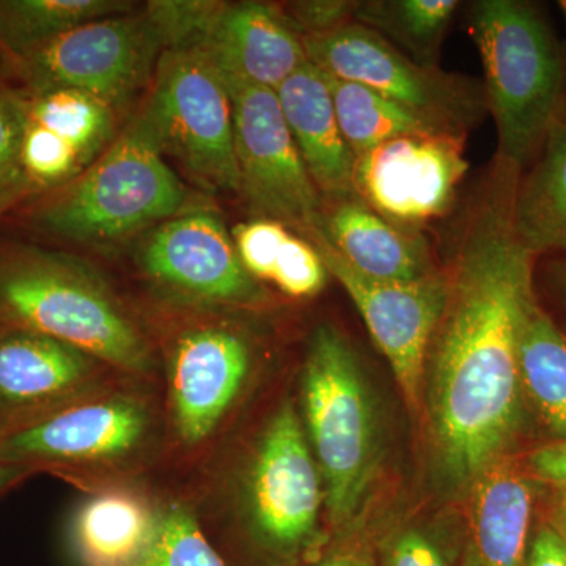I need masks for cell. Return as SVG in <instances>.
Instances as JSON below:
<instances>
[{
    "label": "cell",
    "instance_id": "obj_33",
    "mask_svg": "<svg viewBox=\"0 0 566 566\" xmlns=\"http://www.w3.org/2000/svg\"><path fill=\"white\" fill-rule=\"evenodd\" d=\"M359 2L352 0H300L281 7L301 39L326 35L354 22Z\"/></svg>",
    "mask_w": 566,
    "mask_h": 566
},
{
    "label": "cell",
    "instance_id": "obj_36",
    "mask_svg": "<svg viewBox=\"0 0 566 566\" xmlns=\"http://www.w3.org/2000/svg\"><path fill=\"white\" fill-rule=\"evenodd\" d=\"M528 468L543 482L566 486V441H554L528 457Z\"/></svg>",
    "mask_w": 566,
    "mask_h": 566
},
{
    "label": "cell",
    "instance_id": "obj_6",
    "mask_svg": "<svg viewBox=\"0 0 566 566\" xmlns=\"http://www.w3.org/2000/svg\"><path fill=\"white\" fill-rule=\"evenodd\" d=\"M323 480L303 420L286 401L264 428L244 483L245 532L266 566L314 558Z\"/></svg>",
    "mask_w": 566,
    "mask_h": 566
},
{
    "label": "cell",
    "instance_id": "obj_25",
    "mask_svg": "<svg viewBox=\"0 0 566 566\" xmlns=\"http://www.w3.org/2000/svg\"><path fill=\"white\" fill-rule=\"evenodd\" d=\"M458 6L457 0H367L357 6L354 22L379 33L412 61L434 69Z\"/></svg>",
    "mask_w": 566,
    "mask_h": 566
},
{
    "label": "cell",
    "instance_id": "obj_31",
    "mask_svg": "<svg viewBox=\"0 0 566 566\" xmlns=\"http://www.w3.org/2000/svg\"><path fill=\"white\" fill-rule=\"evenodd\" d=\"M290 234L289 227L263 218L241 223L233 230L238 256L255 281H273L279 253Z\"/></svg>",
    "mask_w": 566,
    "mask_h": 566
},
{
    "label": "cell",
    "instance_id": "obj_42",
    "mask_svg": "<svg viewBox=\"0 0 566 566\" xmlns=\"http://www.w3.org/2000/svg\"><path fill=\"white\" fill-rule=\"evenodd\" d=\"M558 10H560L562 18H564L565 25H566V0H560V2H557Z\"/></svg>",
    "mask_w": 566,
    "mask_h": 566
},
{
    "label": "cell",
    "instance_id": "obj_17",
    "mask_svg": "<svg viewBox=\"0 0 566 566\" xmlns=\"http://www.w3.org/2000/svg\"><path fill=\"white\" fill-rule=\"evenodd\" d=\"M197 50L226 84L279 87L308 62L303 39L281 7L263 2L223 3Z\"/></svg>",
    "mask_w": 566,
    "mask_h": 566
},
{
    "label": "cell",
    "instance_id": "obj_13",
    "mask_svg": "<svg viewBox=\"0 0 566 566\" xmlns=\"http://www.w3.org/2000/svg\"><path fill=\"white\" fill-rule=\"evenodd\" d=\"M151 411L128 394H92L0 433V464L102 465L136 457L150 441Z\"/></svg>",
    "mask_w": 566,
    "mask_h": 566
},
{
    "label": "cell",
    "instance_id": "obj_39",
    "mask_svg": "<svg viewBox=\"0 0 566 566\" xmlns=\"http://www.w3.org/2000/svg\"><path fill=\"white\" fill-rule=\"evenodd\" d=\"M25 469L17 468V465L0 464V491L6 490L10 486L14 480L20 479L21 474H24Z\"/></svg>",
    "mask_w": 566,
    "mask_h": 566
},
{
    "label": "cell",
    "instance_id": "obj_15",
    "mask_svg": "<svg viewBox=\"0 0 566 566\" xmlns=\"http://www.w3.org/2000/svg\"><path fill=\"white\" fill-rule=\"evenodd\" d=\"M253 349L240 329L200 324L182 331L167 356L170 422L186 447L203 444L221 427L251 375Z\"/></svg>",
    "mask_w": 566,
    "mask_h": 566
},
{
    "label": "cell",
    "instance_id": "obj_29",
    "mask_svg": "<svg viewBox=\"0 0 566 566\" xmlns=\"http://www.w3.org/2000/svg\"><path fill=\"white\" fill-rule=\"evenodd\" d=\"M223 3L216 0H153L145 7V13L158 29L166 51L185 50L202 43Z\"/></svg>",
    "mask_w": 566,
    "mask_h": 566
},
{
    "label": "cell",
    "instance_id": "obj_38",
    "mask_svg": "<svg viewBox=\"0 0 566 566\" xmlns=\"http://www.w3.org/2000/svg\"><path fill=\"white\" fill-rule=\"evenodd\" d=\"M35 185L24 172L11 177L10 180L0 182V216L9 211L13 205L20 202L22 197L36 191Z\"/></svg>",
    "mask_w": 566,
    "mask_h": 566
},
{
    "label": "cell",
    "instance_id": "obj_16",
    "mask_svg": "<svg viewBox=\"0 0 566 566\" xmlns=\"http://www.w3.org/2000/svg\"><path fill=\"white\" fill-rule=\"evenodd\" d=\"M106 365L35 331L0 333V433L88 397Z\"/></svg>",
    "mask_w": 566,
    "mask_h": 566
},
{
    "label": "cell",
    "instance_id": "obj_20",
    "mask_svg": "<svg viewBox=\"0 0 566 566\" xmlns=\"http://www.w3.org/2000/svg\"><path fill=\"white\" fill-rule=\"evenodd\" d=\"M471 545L483 566H527L534 485L506 458L471 486Z\"/></svg>",
    "mask_w": 566,
    "mask_h": 566
},
{
    "label": "cell",
    "instance_id": "obj_32",
    "mask_svg": "<svg viewBox=\"0 0 566 566\" xmlns=\"http://www.w3.org/2000/svg\"><path fill=\"white\" fill-rule=\"evenodd\" d=\"M461 556L428 528L408 527L386 539L376 566H458Z\"/></svg>",
    "mask_w": 566,
    "mask_h": 566
},
{
    "label": "cell",
    "instance_id": "obj_24",
    "mask_svg": "<svg viewBox=\"0 0 566 566\" xmlns=\"http://www.w3.org/2000/svg\"><path fill=\"white\" fill-rule=\"evenodd\" d=\"M133 9L123 0H0V46L24 61L80 25Z\"/></svg>",
    "mask_w": 566,
    "mask_h": 566
},
{
    "label": "cell",
    "instance_id": "obj_41",
    "mask_svg": "<svg viewBox=\"0 0 566 566\" xmlns=\"http://www.w3.org/2000/svg\"><path fill=\"white\" fill-rule=\"evenodd\" d=\"M558 283H560V292L564 294L566 305V255L557 264Z\"/></svg>",
    "mask_w": 566,
    "mask_h": 566
},
{
    "label": "cell",
    "instance_id": "obj_9",
    "mask_svg": "<svg viewBox=\"0 0 566 566\" xmlns=\"http://www.w3.org/2000/svg\"><path fill=\"white\" fill-rule=\"evenodd\" d=\"M164 51L145 10L132 11L73 29L20 61V69L35 95L80 91L117 107L150 81Z\"/></svg>",
    "mask_w": 566,
    "mask_h": 566
},
{
    "label": "cell",
    "instance_id": "obj_21",
    "mask_svg": "<svg viewBox=\"0 0 566 566\" xmlns=\"http://www.w3.org/2000/svg\"><path fill=\"white\" fill-rule=\"evenodd\" d=\"M159 512L144 495L125 488L82 502L70 528L76 566H136L150 545Z\"/></svg>",
    "mask_w": 566,
    "mask_h": 566
},
{
    "label": "cell",
    "instance_id": "obj_4",
    "mask_svg": "<svg viewBox=\"0 0 566 566\" xmlns=\"http://www.w3.org/2000/svg\"><path fill=\"white\" fill-rule=\"evenodd\" d=\"M304 431L323 480L331 524L345 528L363 506L378 463L374 400L344 335L322 326L303 368Z\"/></svg>",
    "mask_w": 566,
    "mask_h": 566
},
{
    "label": "cell",
    "instance_id": "obj_14",
    "mask_svg": "<svg viewBox=\"0 0 566 566\" xmlns=\"http://www.w3.org/2000/svg\"><path fill=\"white\" fill-rule=\"evenodd\" d=\"M137 260L148 281L182 303L251 307L266 297L214 212H186L156 223L142 240Z\"/></svg>",
    "mask_w": 566,
    "mask_h": 566
},
{
    "label": "cell",
    "instance_id": "obj_3",
    "mask_svg": "<svg viewBox=\"0 0 566 566\" xmlns=\"http://www.w3.org/2000/svg\"><path fill=\"white\" fill-rule=\"evenodd\" d=\"M0 315L81 349L107 367L142 374L151 365L139 327L84 264L33 252L0 268Z\"/></svg>",
    "mask_w": 566,
    "mask_h": 566
},
{
    "label": "cell",
    "instance_id": "obj_12",
    "mask_svg": "<svg viewBox=\"0 0 566 566\" xmlns=\"http://www.w3.org/2000/svg\"><path fill=\"white\" fill-rule=\"evenodd\" d=\"M464 144L441 133L387 140L356 158L353 191L386 221L422 233L455 205L469 170Z\"/></svg>",
    "mask_w": 566,
    "mask_h": 566
},
{
    "label": "cell",
    "instance_id": "obj_8",
    "mask_svg": "<svg viewBox=\"0 0 566 566\" xmlns=\"http://www.w3.org/2000/svg\"><path fill=\"white\" fill-rule=\"evenodd\" d=\"M303 46L308 62L323 73L378 92L439 132L465 137L485 118L483 84L439 66L420 65L357 22L326 35L305 36Z\"/></svg>",
    "mask_w": 566,
    "mask_h": 566
},
{
    "label": "cell",
    "instance_id": "obj_1",
    "mask_svg": "<svg viewBox=\"0 0 566 566\" xmlns=\"http://www.w3.org/2000/svg\"><path fill=\"white\" fill-rule=\"evenodd\" d=\"M521 175L494 159L447 273L444 314L428 353L423 403L438 471L453 491L504 460L523 424L520 335L536 297V256L513 227Z\"/></svg>",
    "mask_w": 566,
    "mask_h": 566
},
{
    "label": "cell",
    "instance_id": "obj_23",
    "mask_svg": "<svg viewBox=\"0 0 566 566\" xmlns=\"http://www.w3.org/2000/svg\"><path fill=\"white\" fill-rule=\"evenodd\" d=\"M520 379L524 401L556 441H566V334L538 297L521 327Z\"/></svg>",
    "mask_w": 566,
    "mask_h": 566
},
{
    "label": "cell",
    "instance_id": "obj_2",
    "mask_svg": "<svg viewBox=\"0 0 566 566\" xmlns=\"http://www.w3.org/2000/svg\"><path fill=\"white\" fill-rule=\"evenodd\" d=\"M469 20L485 71L488 112L497 129L495 158L524 172L566 114L564 48L532 2L479 0Z\"/></svg>",
    "mask_w": 566,
    "mask_h": 566
},
{
    "label": "cell",
    "instance_id": "obj_30",
    "mask_svg": "<svg viewBox=\"0 0 566 566\" xmlns=\"http://www.w3.org/2000/svg\"><path fill=\"white\" fill-rule=\"evenodd\" d=\"M326 264L307 238L290 234L275 263L273 282L292 297H314L327 281Z\"/></svg>",
    "mask_w": 566,
    "mask_h": 566
},
{
    "label": "cell",
    "instance_id": "obj_7",
    "mask_svg": "<svg viewBox=\"0 0 566 566\" xmlns=\"http://www.w3.org/2000/svg\"><path fill=\"white\" fill-rule=\"evenodd\" d=\"M161 148L200 188L240 192L229 88L197 48L164 52L144 106Z\"/></svg>",
    "mask_w": 566,
    "mask_h": 566
},
{
    "label": "cell",
    "instance_id": "obj_40",
    "mask_svg": "<svg viewBox=\"0 0 566 566\" xmlns=\"http://www.w3.org/2000/svg\"><path fill=\"white\" fill-rule=\"evenodd\" d=\"M458 566H483L482 562L476 557L474 547H472L471 543L465 545L463 556H461L460 565Z\"/></svg>",
    "mask_w": 566,
    "mask_h": 566
},
{
    "label": "cell",
    "instance_id": "obj_37",
    "mask_svg": "<svg viewBox=\"0 0 566 566\" xmlns=\"http://www.w3.org/2000/svg\"><path fill=\"white\" fill-rule=\"evenodd\" d=\"M304 566H376V556L367 543L346 542L324 554H316Z\"/></svg>",
    "mask_w": 566,
    "mask_h": 566
},
{
    "label": "cell",
    "instance_id": "obj_10",
    "mask_svg": "<svg viewBox=\"0 0 566 566\" xmlns=\"http://www.w3.org/2000/svg\"><path fill=\"white\" fill-rule=\"evenodd\" d=\"M232 96L240 196L252 212L308 237L322 226L323 197L305 169L277 93L226 84Z\"/></svg>",
    "mask_w": 566,
    "mask_h": 566
},
{
    "label": "cell",
    "instance_id": "obj_27",
    "mask_svg": "<svg viewBox=\"0 0 566 566\" xmlns=\"http://www.w3.org/2000/svg\"><path fill=\"white\" fill-rule=\"evenodd\" d=\"M28 120L54 134L85 170L114 140V107L80 91L40 93L28 103Z\"/></svg>",
    "mask_w": 566,
    "mask_h": 566
},
{
    "label": "cell",
    "instance_id": "obj_11",
    "mask_svg": "<svg viewBox=\"0 0 566 566\" xmlns=\"http://www.w3.org/2000/svg\"><path fill=\"white\" fill-rule=\"evenodd\" d=\"M327 273L352 297L379 352L392 367L406 405L419 415L423 408L428 353L444 314L449 275L438 273L416 282L379 281L346 262L318 230L308 234Z\"/></svg>",
    "mask_w": 566,
    "mask_h": 566
},
{
    "label": "cell",
    "instance_id": "obj_26",
    "mask_svg": "<svg viewBox=\"0 0 566 566\" xmlns=\"http://www.w3.org/2000/svg\"><path fill=\"white\" fill-rule=\"evenodd\" d=\"M323 74L329 85L342 134L356 158L397 137L427 133L447 134L436 129L415 112L365 85Z\"/></svg>",
    "mask_w": 566,
    "mask_h": 566
},
{
    "label": "cell",
    "instance_id": "obj_19",
    "mask_svg": "<svg viewBox=\"0 0 566 566\" xmlns=\"http://www.w3.org/2000/svg\"><path fill=\"white\" fill-rule=\"evenodd\" d=\"M275 93L323 202L352 196L356 156L342 134L323 71L307 62Z\"/></svg>",
    "mask_w": 566,
    "mask_h": 566
},
{
    "label": "cell",
    "instance_id": "obj_22",
    "mask_svg": "<svg viewBox=\"0 0 566 566\" xmlns=\"http://www.w3.org/2000/svg\"><path fill=\"white\" fill-rule=\"evenodd\" d=\"M517 240L534 253L566 255V114L551 129L538 158L521 175L513 202Z\"/></svg>",
    "mask_w": 566,
    "mask_h": 566
},
{
    "label": "cell",
    "instance_id": "obj_28",
    "mask_svg": "<svg viewBox=\"0 0 566 566\" xmlns=\"http://www.w3.org/2000/svg\"><path fill=\"white\" fill-rule=\"evenodd\" d=\"M136 566H229L185 506L161 510L150 545Z\"/></svg>",
    "mask_w": 566,
    "mask_h": 566
},
{
    "label": "cell",
    "instance_id": "obj_35",
    "mask_svg": "<svg viewBox=\"0 0 566 566\" xmlns=\"http://www.w3.org/2000/svg\"><path fill=\"white\" fill-rule=\"evenodd\" d=\"M527 566H566V515L538 527L531 539Z\"/></svg>",
    "mask_w": 566,
    "mask_h": 566
},
{
    "label": "cell",
    "instance_id": "obj_5",
    "mask_svg": "<svg viewBox=\"0 0 566 566\" xmlns=\"http://www.w3.org/2000/svg\"><path fill=\"white\" fill-rule=\"evenodd\" d=\"M142 109L103 155L41 211L44 229L73 241H111L175 218L186 203L180 178Z\"/></svg>",
    "mask_w": 566,
    "mask_h": 566
},
{
    "label": "cell",
    "instance_id": "obj_34",
    "mask_svg": "<svg viewBox=\"0 0 566 566\" xmlns=\"http://www.w3.org/2000/svg\"><path fill=\"white\" fill-rule=\"evenodd\" d=\"M25 118L28 103L9 93H0V182L22 172L21 145Z\"/></svg>",
    "mask_w": 566,
    "mask_h": 566
},
{
    "label": "cell",
    "instance_id": "obj_18",
    "mask_svg": "<svg viewBox=\"0 0 566 566\" xmlns=\"http://www.w3.org/2000/svg\"><path fill=\"white\" fill-rule=\"evenodd\" d=\"M318 232L368 277L416 282L438 273L423 233L386 221L356 193L324 202Z\"/></svg>",
    "mask_w": 566,
    "mask_h": 566
}]
</instances>
